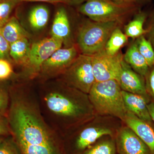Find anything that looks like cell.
Here are the masks:
<instances>
[{"label":"cell","instance_id":"8fae6325","mask_svg":"<svg viewBox=\"0 0 154 154\" xmlns=\"http://www.w3.org/2000/svg\"><path fill=\"white\" fill-rule=\"evenodd\" d=\"M122 121L146 144L151 154H154V128L151 124L128 110Z\"/></svg>","mask_w":154,"mask_h":154},{"label":"cell","instance_id":"836d02e7","mask_svg":"<svg viewBox=\"0 0 154 154\" xmlns=\"http://www.w3.org/2000/svg\"><path fill=\"white\" fill-rule=\"evenodd\" d=\"M69 5H77L82 4L88 0H67Z\"/></svg>","mask_w":154,"mask_h":154},{"label":"cell","instance_id":"f1b7e54d","mask_svg":"<svg viewBox=\"0 0 154 154\" xmlns=\"http://www.w3.org/2000/svg\"><path fill=\"white\" fill-rule=\"evenodd\" d=\"M114 2L122 4H132L137 5V4L147 2L149 0H112Z\"/></svg>","mask_w":154,"mask_h":154},{"label":"cell","instance_id":"6da1fadb","mask_svg":"<svg viewBox=\"0 0 154 154\" xmlns=\"http://www.w3.org/2000/svg\"><path fill=\"white\" fill-rule=\"evenodd\" d=\"M122 91L116 80H109L95 82L88 94L90 101L98 113L123 120L127 110Z\"/></svg>","mask_w":154,"mask_h":154},{"label":"cell","instance_id":"277c9868","mask_svg":"<svg viewBox=\"0 0 154 154\" xmlns=\"http://www.w3.org/2000/svg\"><path fill=\"white\" fill-rule=\"evenodd\" d=\"M43 99L48 111L57 119H75L85 113L84 105L64 91H49Z\"/></svg>","mask_w":154,"mask_h":154},{"label":"cell","instance_id":"4fadbf2b","mask_svg":"<svg viewBox=\"0 0 154 154\" xmlns=\"http://www.w3.org/2000/svg\"><path fill=\"white\" fill-rule=\"evenodd\" d=\"M122 93L127 110L139 118L151 124L152 120L148 109L147 99L138 94L123 91Z\"/></svg>","mask_w":154,"mask_h":154},{"label":"cell","instance_id":"f546056e","mask_svg":"<svg viewBox=\"0 0 154 154\" xmlns=\"http://www.w3.org/2000/svg\"><path fill=\"white\" fill-rule=\"evenodd\" d=\"M152 23L149 30H147V33H149V41L150 42L154 49V12L153 14Z\"/></svg>","mask_w":154,"mask_h":154},{"label":"cell","instance_id":"7c38bea8","mask_svg":"<svg viewBox=\"0 0 154 154\" xmlns=\"http://www.w3.org/2000/svg\"><path fill=\"white\" fill-rule=\"evenodd\" d=\"M113 133L110 129L105 128L90 127L81 131L77 137L74 143V147L77 152L82 153L88 148L96 143L97 140L104 136H111Z\"/></svg>","mask_w":154,"mask_h":154},{"label":"cell","instance_id":"e0dca14e","mask_svg":"<svg viewBox=\"0 0 154 154\" xmlns=\"http://www.w3.org/2000/svg\"><path fill=\"white\" fill-rule=\"evenodd\" d=\"M49 18V11L44 5L33 7L28 14V22L34 30H40L46 26Z\"/></svg>","mask_w":154,"mask_h":154},{"label":"cell","instance_id":"ba28073f","mask_svg":"<svg viewBox=\"0 0 154 154\" xmlns=\"http://www.w3.org/2000/svg\"><path fill=\"white\" fill-rule=\"evenodd\" d=\"M114 140L118 154H152L147 146L128 127L120 128Z\"/></svg>","mask_w":154,"mask_h":154},{"label":"cell","instance_id":"9c48e42d","mask_svg":"<svg viewBox=\"0 0 154 154\" xmlns=\"http://www.w3.org/2000/svg\"><path fill=\"white\" fill-rule=\"evenodd\" d=\"M77 48L74 46L59 48L45 62L40 72L43 74L52 75L66 70L76 58Z\"/></svg>","mask_w":154,"mask_h":154},{"label":"cell","instance_id":"3957f363","mask_svg":"<svg viewBox=\"0 0 154 154\" xmlns=\"http://www.w3.org/2000/svg\"><path fill=\"white\" fill-rule=\"evenodd\" d=\"M137 8L136 5L117 3L112 0H88L82 4L79 11L92 21L121 22L122 18Z\"/></svg>","mask_w":154,"mask_h":154},{"label":"cell","instance_id":"83f0119b","mask_svg":"<svg viewBox=\"0 0 154 154\" xmlns=\"http://www.w3.org/2000/svg\"><path fill=\"white\" fill-rule=\"evenodd\" d=\"M11 133L8 118L4 115L0 114V136L5 137Z\"/></svg>","mask_w":154,"mask_h":154},{"label":"cell","instance_id":"d4e9b609","mask_svg":"<svg viewBox=\"0 0 154 154\" xmlns=\"http://www.w3.org/2000/svg\"><path fill=\"white\" fill-rule=\"evenodd\" d=\"M13 72V68L8 61L0 59V80L8 79Z\"/></svg>","mask_w":154,"mask_h":154},{"label":"cell","instance_id":"5bb4252c","mask_svg":"<svg viewBox=\"0 0 154 154\" xmlns=\"http://www.w3.org/2000/svg\"><path fill=\"white\" fill-rule=\"evenodd\" d=\"M70 26L67 13L63 8L58 9L51 29V36L60 39L63 43L68 41L70 36Z\"/></svg>","mask_w":154,"mask_h":154},{"label":"cell","instance_id":"5b68a950","mask_svg":"<svg viewBox=\"0 0 154 154\" xmlns=\"http://www.w3.org/2000/svg\"><path fill=\"white\" fill-rule=\"evenodd\" d=\"M67 82L85 94H88L96 82L91 56L80 54L66 70Z\"/></svg>","mask_w":154,"mask_h":154},{"label":"cell","instance_id":"4316f807","mask_svg":"<svg viewBox=\"0 0 154 154\" xmlns=\"http://www.w3.org/2000/svg\"><path fill=\"white\" fill-rule=\"evenodd\" d=\"M9 103V97L5 90L0 88V114L4 115L8 108Z\"/></svg>","mask_w":154,"mask_h":154},{"label":"cell","instance_id":"d6986e66","mask_svg":"<svg viewBox=\"0 0 154 154\" xmlns=\"http://www.w3.org/2000/svg\"><path fill=\"white\" fill-rule=\"evenodd\" d=\"M146 14L140 11L133 20L125 27V34L128 37L137 38L147 33L148 30L143 28V24L146 18Z\"/></svg>","mask_w":154,"mask_h":154},{"label":"cell","instance_id":"8992f818","mask_svg":"<svg viewBox=\"0 0 154 154\" xmlns=\"http://www.w3.org/2000/svg\"><path fill=\"white\" fill-rule=\"evenodd\" d=\"M91 56L96 82L109 80L118 82L123 60V55L120 51L110 55L104 49Z\"/></svg>","mask_w":154,"mask_h":154},{"label":"cell","instance_id":"cb8c5ba5","mask_svg":"<svg viewBox=\"0 0 154 154\" xmlns=\"http://www.w3.org/2000/svg\"><path fill=\"white\" fill-rule=\"evenodd\" d=\"M0 154H21L14 138H5L0 143Z\"/></svg>","mask_w":154,"mask_h":154},{"label":"cell","instance_id":"44dd1931","mask_svg":"<svg viewBox=\"0 0 154 154\" xmlns=\"http://www.w3.org/2000/svg\"><path fill=\"white\" fill-rule=\"evenodd\" d=\"M115 140L107 138L96 143L82 154H116Z\"/></svg>","mask_w":154,"mask_h":154},{"label":"cell","instance_id":"9a60e30c","mask_svg":"<svg viewBox=\"0 0 154 154\" xmlns=\"http://www.w3.org/2000/svg\"><path fill=\"white\" fill-rule=\"evenodd\" d=\"M123 60L138 74L143 76L147 75L149 67L139 51L135 42L131 45L128 48L123 55Z\"/></svg>","mask_w":154,"mask_h":154},{"label":"cell","instance_id":"4dcf8cb0","mask_svg":"<svg viewBox=\"0 0 154 154\" xmlns=\"http://www.w3.org/2000/svg\"><path fill=\"white\" fill-rule=\"evenodd\" d=\"M20 2H44L50 3H64V4H68L67 0H19Z\"/></svg>","mask_w":154,"mask_h":154},{"label":"cell","instance_id":"603a6c76","mask_svg":"<svg viewBox=\"0 0 154 154\" xmlns=\"http://www.w3.org/2000/svg\"><path fill=\"white\" fill-rule=\"evenodd\" d=\"M20 3L19 0H0V28L10 19L13 10Z\"/></svg>","mask_w":154,"mask_h":154},{"label":"cell","instance_id":"7a4b0ae2","mask_svg":"<svg viewBox=\"0 0 154 154\" xmlns=\"http://www.w3.org/2000/svg\"><path fill=\"white\" fill-rule=\"evenodd\" d=\"M120 22L87 21L80 27L77 43L82 54L92 56L103 50L111 33L118 28Z\"/></svg>","mask_w":154,"mask_h":154},{"label":"cell","instance_id":"484cf974","mask_svg":"<svg viewBox=\"0 0 154 154\" xmlns=\"http://www.w3.org/2000/svg\"><path fill=\"white\" fill-rule=\"evenodd\" d=\"M11 44L0 32V59H4L10 53Z\"/></svg>","mask_w":154,"mask_h":154},{"label":"cell","instance_id":"e575fe53","mask_svg":"<svg viewBox=\"0 0 154 154\" xmlns=\"http://www.w3.org/2000/svg\"><path fill=\"white\" fill-rule=\"evenodd\" d=\"M5 137L1 136H0V143L4 139V138H5Z\"/></svg>","mask_w":154,"mask_h":154},{"label":"cell","instance_id":"1f68e13d","mask_svg":"<svg viewBox=\"0 0 154 154\" xmlns=\"http://www.w3.org/2000/svg\"><path fill=\"white\" fill-rule=\"evenodd\" d=\"M149 85L153 96L154 97V68L152 70L149 76Z\"/></svg>","mask_w":154,"mask_h":154},{"label":"cell","instance_id":"2e32d148","mask_svg":"<svg viewBox=\"0 0 154 154\" xmlns=\"http://www.w3.org/2000/svg\"><path fill=\"white\" fill-rule=\"evenodd\" d=\"M0 32L10 44L22 38H28L27 31L15 17L10 18L0 28Z\"/></svg>","mask_w":154,"mask_h":154},{"label":"cell","instance_id":"52a82bcc","mask_svg":"<svg viewBox=\"0 0 154 154\" xmlns=\"http://www.w3.org/2000/svg\"><path fill=\"white\" fill-rule=\"evenodd\" d=\"M63 43L61 40L52 36L34 42L30 46L29 56L24 66L30 74L38 73L45 62L61 48Z\"/></svg>","mask_w":154,"mask_h":154},{"label":"cell","instance_id":"30bf717a","mask_svg":"<svg viewBox=\"0 0 154 154\" xmlns=\"http://www.w3.org/2000/svg\"><path fill=\"white\" fill-rule=\"evenodd\" d=\"M140 75L123 60L118 82L122 91L140 95L147 99L146 90Z\"/></svg>","mask_w":154,"mask_h":154},{"label":"cell","instance_id":"ac0fdd59","mask_svg":"<svg viewBox=\"0 0 154 154\" xmlns=\"http://www.w3.org/2000/svg\"><path fill=\"white\" fill-rule=\"evenodd\" d=\"M30 46L28 38H22L11 44L9 54L17 63L24 66L28 59Z\"/></svg>","mask_w":154,"mask_h":154},{"label":"cell","instance_id":"ffe728a7","mask_svg":"<svg viewBox=\"0 0 154 154\" xmlns=\"http://www.w3.org/2000/svg\"><path fill=\"white\" fill-rule=\"evenodd\" d=\"M128 40V37L118 27L110 35L105 45L104 50L109 55H115L119 52V50L126 44Z\"/></svg>","mask_w":154,"mask_h":154},{"label":"cell","instance_id":"d6a6232c","mask_svg":"<svg viewBox=\"0 0 154 154\" xmlns=\"http://www.w3.org/2000/svg\"><path fill=\"white\" fill-rule=\"evenodd\" d=\"M147 107L152 122L154 123V103L151 102L147 104Z\"/></svg>","mask_w":154,"mask_h":154},{"label":"cell","instance_id":"7402d4cb","mask_svg":"<svg viewBox=\"0 0 154 154\" xmlns=\"http://www.w3.org/2000/svg\"><path fill=\"white\" fill-rule=\"evenodd\" d=\"M139 51L146 60L149 67L154 66V49L150 42L143 36L138 37L135 42Z\"/></svg>","mask_w":154,"mask_h":154}]
</instances>
